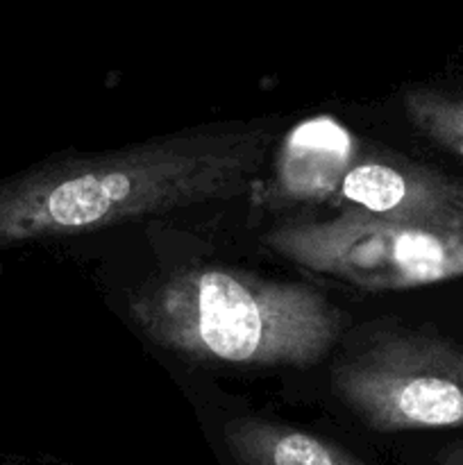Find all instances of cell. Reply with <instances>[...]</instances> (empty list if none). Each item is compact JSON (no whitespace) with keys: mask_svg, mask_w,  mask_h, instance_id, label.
Segmentation results:
<instances>
[{"mask_svg":"<svg viewBox=\"0 0 463 465\" xmlns=\"http://www.w3.org/2000/svg\"><path fill=\"white\" fill-rule=\"evenodd\" d=\"M336 398L372 431L463 427V345L386 330L331 366Z\"/></svg>","mask_w":463,"mask_h":465,"instance_id":"cell-3","label":"cell"},{"mask_svg":"<svg viewBox=\"0 0 463 465\" xmlns=\"http://www.w3.org/2000/svg\"><path fill=\"white\" fill-rule=\"evenodd\" d=\"M357 141L331 118L300 123L277 159V193L281 200L322 203L334 198L340 180L357 159Z\"/></svg>","mask_w":463,"mask_h":465,"instance_id":"cell-6","label":"cell"},{"mask_svg":"<svg viewBox=\"0 0 463 465\" xmlns=\"http://www.w3.org/2000/svg\"><path fill=\"white\" fill-rule=\"evenodd\" d=\"M409 125L427 141L463 159V89L413 84L402 91Z\"/></svg>","mask_w":463,"mask_h":465,"instance_id":"cell-8","label":"cell"},{"mask_svg":"<svg viewBox=\"0 0 463 465\" xmlns=\"http://www.w3.org/2000/svg\"><path fill=\"white\" fill-rule=\"evenodd\" d=\"M263 241L298 266L375 293L463 277V232L398 225L350 207L272 227Z\"/></svg>","mask_w":463,"mask_h":465,"instance_id":"cell-4","label":"cell"},{"mask_svg":"<svg viewBox=\"0 0 463 465\" xmlns=\"http://www.w3.org/2000/svg\"><path fill=\"white\" fill-rule=\"evenodd\" d=\"M271 145L263 123H218L50 157L0 182V250L236 198L252 186Z\"/></svg>","mask_w":463,"mask_h":465,"instance_id":"cell-1","label":"cell"},{"mask_svg":"<svg viewBox=\"0 0 463 465\" xmlns=\"http://www.w3.org/2000/svg\"><path fill=\"white\" fill-rule=\"evenodd\" d=\"M436 463L438 465H463V440L445 445V448L438 452V457H436Z\"/></svg>","mask_w":463,"mask_h":465,"instance_id":"cell-9","label":"cell"},{"mask_svg":"<svg viewBox=\"0 0 463 465\" xmlns=\"http://www.w3.org/2000/svg\"><path fill=\"white\" fill-rule=\"evenodd\" d=\"M127 309L159 348L245 368H311L345 330V313L316 286L230 266L182 268L136 291Z\"/></svg>","mask_w":463,"mask_h":465,"instance_id":"cell-2","label":"cell"},{"mask_svg":"<svg viewBox=\"0 0 463 465\" xmlns=\"http://www.w3.org/2000/svg\"><path fill=\"white\" fill-rule=\"evenodd\" d=\"M222 440L236 465H368L320 436L257 416L227 420Z\"/></svg>","mask_w":463,"mask_h":465,"instance_id":"cell-7","label":"cell"},{"mask_svg":"<svg viewBox=\"0 0 463 465\" xmlns=\"http://www.w3.org/2000/svg\"><path fill=\"white\" fill-rule=\"evenodd\" d=\"M330 203L398 225L463 232V182L402 154L357 159Z\"/></svg>","mask_w":463,"mask_h":465,"instance_id":"cell-5","label":"cell"}]
</instances>
